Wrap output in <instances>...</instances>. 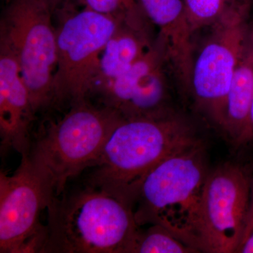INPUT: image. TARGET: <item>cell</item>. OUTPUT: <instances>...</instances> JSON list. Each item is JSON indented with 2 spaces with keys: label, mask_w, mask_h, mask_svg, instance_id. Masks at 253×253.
<instances>
[{
  "label": "cell",
  "mask_w": 253,
  "mask_h": 253,
  "mask_svg": "<svg viewBox=\"0 0 253 253\" xmlns=\"http://www.w3.org/2000/svg\"><path fill=\"white\" fill-rule=\"evenodd\" d=\"M177 113L158 118L123 119L113 129L93 167L89 185L133 208L145 176L166 158L201 142Z\"/></svg>",
  "instance_id": "6da1fadb"
},
{
  "label": "cell",
  "mask_w": 253,
  "mask_h": 253,
  "mask_svg": "<svg viewBox=\"0 0 253 253\" xmlns=\"http://www.w3.org/2000/svg\"><path fill=\"white\" fill-rule=\"evenodd\" d=\"M46 209L42 253H128L140 227L131 206L90 185L54 196Z\"/></svg>",
  "instance_id": "7a4b0ae2"
},
{
  "label": "cell",
  "mask_w": 253,
  "mask_h": 253,
  "mask_svg": "<svg viewBox=\"0 0 253 253\" xmlns=\"http://www.w3.org/2000/svg\"><path fill=\"white\" fill-rule=\"evenodd\" d=\"M209 171L201 141L163 160L138 189L133 204L136 224L162 226L201 252L199 206Z\"/></svg>",
  "instance_id": "3957f363"
},
{
  "label": "cell",
  "mask_w": 253,
  "mask_h": 253,
  "mask_svg": "<svg viewBox=\"0 0 253 253\" xmlns=\"http://www.w3.org/2000/svg\"><path fill=\"white\" fill-rule=\"evenodd\" d=\"M71 106L38 138L28 155L54 196L64 192L71 177L93 167L113 129L124 119L114 110L96 107L87 100Z\"/></svg>",
  "instance_id": "277c9868"
},
{
  "label": "cell",
  "mask_w": 253,
  "mask_h": 253,
  "mask_svg": "<svg viewBox=\"0 0 253 253\" xmlns=\"http://www.w3.org/2000/svg\"><path fill=\"white\" fill-rule=\"evenodd\" d=\"M53 14L44 0H11L0 25V39L16 56L36 113L56 104L57 41Z\"/></svg>",
  "instance_id": "5b68a950"
},
{
  "label": "cell",
  "mask_w": 253,
  "mask_h": 253,
  "mask_svg": "<svg viewBox=\"0 0 253 253\" xmlns=\"http://www.w3.org/2000/svg\"><path fill=\"white\" fill-rule=\"evenodd\" d=\"M253 0H237L210 27L212 33L194 58L191 89L196 106L222 129L226 97L251 26Z\"/></svg>",
  "instance_id": "8992f818"
},
{
  "label": "cell",
  "mask_w": 253,
  "mask_h": 253,
  "mask_svg": "<svg viewBox=\"0 0 253 253\" xmlns=\"http://www.w3.org/2000/svg\"><path fill=\"white\" fill-rule=\"evenodd\" d=\"M126 14H102L85 7L63 15L56 28V103L68 101L71 106L87 100L97 83L105 46Z\"/></svg>",
  "instance_id": "52a82bcc"
},
{
  "label": "cell",
  "mask_w": 253,
  "mask_h": 253,
  "mask_svg": "<svg viewBox=\"0 0 253 253\" xmlns=\"http://www.w3.org/2000/svg\"><path fill=\"white\" fill-rule=\"evenodd\" d=\"M52 197L51 186L29 156L11 175L0 173V253L42 252L46 229L40 218Z\"/></svg>",
  "instance_id": "ba28073f"
},
{
  "label": "cell",
  "mask_w": 253,
  "mask_h": 253,
  "mask_svg": "<svg viewBox=\"0 0 253 253\" xmlns=\"http://www.w3.org/2000/svg\"><path fill=\"white\" fill-rule=\"evenodd\" d=\"M251 184L244 169L233 163L209 171L199 206L201 252H238L249 216Z\"/></svg>",
  "instance_id": "9c48e42d"
},
{
  "label": "cell",
  "mask_w": 253,
  "mask_h": 253,
  "mask_svg": "<svg viewBox=\"0 0 253 253\" xmlns=\"http://www.w3.org/2000/svg\"><path fill=\"white\" fill-rule=\"evenodd\" d=\"M166 61L164 46L158 40L126 73L96 89L102 96L104 106L126 120L163 118L175 113L164 71Z\"/></svg>",
  "instance_id": "30bf717a"
},
{
  "label": "cell",
  "mask_w": 253,
  "mask_h": 253,
  "mask_svg": "<svg viewBox=\"0 0 253 253\" xmlns=\"http://www.w3.org/2000/svg\"><path fill=\"white\" fill-rule=\"evenodd\" d=\"M16 56L0 39V136L1 149L22 157L31 152L29 128L36 116Z\"/></svg>",
  "instance_id": "8fae6325"
},
{
  "label": "cell",
  "mask_w": 253,
  "mask_h": 253,
  "mask_svg": "<svg viewBox=\"0 0 253 253\" xmlns=\"http://www.w3.org/2000/svg\"><path fill=\"white\" fill-rule=\"evenodd\" d=\"M142 15L139 6L126 13L108 41L100 61L96 85L100 84L96 89L126 73L152 46L141 23Z\"/></svg>",
  "instance_id": "7c38bea8"
},
{
  "label": "cell",
  "mask_w": 253,
  "mask_h": 253,
  "mask_svg": "<svg viewBox=\"0 0 253 253\" xmlns=\"http://www.w3.org/2000/svg\"><path fill=\"white\" fill-rule=\"evenodd\" d=\"M253 99V26L233 76L222 130L234 144H244Z\"/></svg>",
  "instance_id": "4fadbf2b"
},
{
  "label": "cell",
  "mask_w": 253,
  "mask_h": 253,
  "mask_svg": "<svg viewBox=\"0 0 253 253\" xmlns=\"http://www.w3.org/2000/svg\"><path fill=\"white\" fill-rule=\"evenodd\" d=\"M189 253L199 251L158 224H151L145 230L139 228L128 250V253Z\"/></svg>",
  "instance_id": "5bb4252c"
},
{
  "label": "cell",
  "mask_w": 253,
  "mask_h": 253,
  "mask_svg": "<svg viewBox=\"0 0 253 253\" xmlns=\"http://www.w3.org/2000/svg\"><path fill=\"white\" fill-rule=\"evenodd\" d=\"M237 0H184L186 15L192 33L211 26Z\"/></svg>",
  "instance_id": "9a60e30c"
},
{
  "label": "cell",
  "mask_w": 253,
  "mask_h": 253,
  "mask_svg": "<svg viewBox=\"0 0 253 253\" xmlns=\"http://www.w3.org/2000/svg\"><path fill=\"white\" fill-rule=\"evenodd\" d=\"M86 7L96 12L112 16L126 14L139 6L137 0H83Z\"/></svg>",
  "instance_id": "2e32d148"
},
{
  "label": "cell",
  "mask_w": 253,
  "mask_h": 253,
  "mask_svg": "<svg viewBox=\"0 0 253 253\" xmlns=\"http://www.w3.org/2000/svg\"><path fill=\"white\" fill-rule=\"evenodd\" d=\"M253 231V179L251 181V201H250V208L249 216H248L247 223H246V229H245L244 237H243L242 243L247 239Z\"/></svg>",
  "instance_id": "e0dca14e"
},
{
  "label": "cell",
  "mask_w": 253,
  "mask_h": 253,
  "mask_svg": "<svg viewBox=\"0 0 253 253\" xmlns=\"http://www.w3.org/2000/svg\"><path fill=\"white\" fill-rule=\"evenodd\" d=\"M238 253H253V231L240 246Z\"/></svg>",
  "instance_id": "ac0fdd59"
},
{
  "label": "cell",
  "mask_w": 253,
  "mask_h": 253,
  "mask_svg": "<svg viewBox=\"0 0 253 253\" xmlns=\"http://www.w3.org/2000/svg\"><path fill=\"white\" fill-rule=\"evenodd\" d=\"M253 141V99L252 105H251V111H250L249 126H248L247 131H246V138H245L244 144L251 142Z\"/></svg>",
  "instance_id": "d6986e66"
},
{
  "label": "cell",
  "mask_w": 253,
  "mask_h": 253,
  "mask_svg": "<svg viewBox=\"0 0 253 253\" xmlns=\"http://www.w3.org/2000/svg\"><path fill=\"white\" fill-rule=\"evenodd\" d=\"M48 5L50 6L52 11H54L55 10L59 9V6L61 3L65 1V0H44Z\"/></svg>",
  "instance_id": "ffe728a7"
}]
</instances>
